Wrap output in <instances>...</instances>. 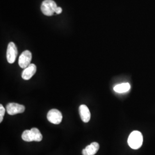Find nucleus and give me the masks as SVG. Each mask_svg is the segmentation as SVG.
<instances>
[{
	"label": "nucleus",
	"mask_w": 155,
	"mask_h": 155,
	"mask_svg": "<svg viewBox=\"0 0 155 155\" xmlns=\"http://www.w3.org/2000/svg\"><path fill=\"white\" fill-rule=\"evenodd\" d=\"M22 139L24 141L27 142L33 141L31 130H26L24 131L22 134Z\"/></svg>",
	"instance_id": "f8f14e48"
},
{
	"label": "nucleus",
	"mask_w": 155,
	"mask_h": 155,
	"mask_svg": "<svg viewBox=\"0 0 155 155\" xmlns=\"http://www.w3.org/2000/svg\"><path fill=\"white\" fill-rule=\"evenodd\" d=\"M100 149V145L97 143L94 142L87 146L82 150L83 155H94L98 152Z\"/></svg>",
	"instance_id": "1a4fd4ad"
},
{
	"label": "nucleus",
	"mask_w": 155,
	"mask_h": 155,
	"mask_svg": "<svg viewBox=\"0 0 155 155\" xmlns=\"http://www.w3.org/2000/svg\"><path fill=\"white\" fill-rule=\"evenodd\" d=\"M47 119L50 122L58 125L61 123L63 116L60 111L53 109L48 111L47 114Z\"/></svg>",
	"instance_id": "7ed1b4c3"
},
{
	"label": "nucleus",
	"mask_w": 155,
	"mask_h": 155,
	"mask_svg": "<svg viewBox=\"0 0 155 155\" xmlns=\"http://www.w3.org/2000/svg\"><path fill=\"white\" fill-rule=\"evenodd\" d=\"M32 60V54L28 51H24L21 55L20 56L18 59V64L22 68H25L31 64V61Z\"/></svg>",
	"instance_id": "39448f33"
},
{
	"label": "nucleus",
	"mask_w": 155,
	"mask_h": 155,
	"mask_svg": "<svg viewBox=\"0 0 155 155\" xmlns=\"http://www.w3.org/2000/svg\"><path fill=\"white\" fill-rule=\"evenodd\" d=\"M57 5L53 0H45L41 5V11L42 13L47 16H52L55 13Z\"/></svg>",
	"instance_id": "f03ea898"
},
{
	"label": "nucleus",
	"mask_w": 155,
	"mask_h": 155,
	"mask_svg": "<svg viewBox=\"0 0 155 155\" xmlns=\"http://www.w3.org/2000/svg\"><path fill=\"white\" fill-rule=\"evenodd\" d=\"M17 49L15 44L13 42H11L8 45L6 51V59L9 63H13L17 56Z\"/></svg>",
	"instance_id": "20e7f679"
},
{
	"label": "nucleus",
	"mask_w": 155,
	"mask_h": 155,
	"mask_svg": "<svg viewBox=\"0 0 155 155\" xmlns=\"http://www.w3.org/2000/svg\"><path fill=\"white\" fill-rule=\"evenodd\" d=\"M37 68L35 64H31L22 71V78L24 80H29L33 77L36 72Z\"/></svg>",
	"instance_id": "0eeeda50"
},
{
	"label": "nucleus",
	"mask_w": 155,
	"mask_h": 155,
	"mask_svg": "<svg viewBox=\"0 0 155 155\" xmlns=\"http://www.w3.org/2000/svg\"><path fill=\"white\" fill-rule=\"evenodd\" d=\"M5 113V109L2 105H0V122L3 120V118Z\"/></svg>",
	"instance_id": "ddd939ff"
},
{
	"label": "nucleus",
	"mask_w": 155,
	"mask_h": 155,
	"mask_svg": "<svg viewBox=\"0 0 155 155\" xmlns=\"http://www.w3.org/2000/svg\"><path fill=\"white\" fill-rule=\"evenodd\" d=\"M6 110L9 115L22 113L25 111V106L16 103H9L6 106Z\"/></svg>",
	"instance_id": "423d86ee"
},
{
	"label": "nucleus",
	"mask_w": 155,
	"mask_h": 155,
	"mask_svg": "<svg viewBox=\"0 0 155 155\" xmlns=\"http://www.w3.org/2000/svg\"><path fill=\"white\" fill-rule=\"evenodd\" d=\"M130 89V85L129 83H123L117 84L114 87V90L118 93L127 92Z\"/></svg>",
	"instance_id": "9d476101"
},
{
	"label": "nucleus",
	"mask_w": 155,
	"mask_h": 155,
	"mask_svg": "<svg viewBox=\"0 0 155 155\" xmlns=\"http://www.w3.org/2000/svg\"><path fill=\"white\" fill-rule=\"evenodd\" d=\"M61 12H62V9H61V7H57V8L56 9V13L59 15V14H61Z\"/></svg>",
	"instance_id": "4468645a"
},
{
	"label": "nucleus",
	"mask_w": 155,
	"mask_h": 155,
	"mask_svg": "<svg viewBox=\"0 0 155 155\" xmlns=\"http://www.w3.org/2000/svg\"><path fill=\"white\" fill-rule=\"evenodd\" d=\"M32 138H33V141H37L39 142L41 141L43 139V136L40 132L39 131V129L36 128V127H33L31 129Z\"/></svg>",
	"instance_id": "9b49d317"
},
{
	"label": "nucleus",
	"mask_w": 155,
	"mask_h": 155,
	"mask_svg": "<svg viewBox=\"0 0 155 155\" xmlns=\"http://www.w3.org/2000/svg\"><path fill=\"white\" fill-rule=\"evenodd\" d=\"M143 142V136L142 133L137 130H134L130 134L127 143L129 147L133 150L139 149Z\"/></svg>",
	"instance_id": "f257e3e1"
},
{
	"label": "nucleus",
	"mask_w": 155,
	"mask_h": 155,
	"mask_svg": "<svg viewBox=\"0 0 155 155\" xmlns=\"http://www.w3.org/2000/svg\"><path fill=\"white\" fill-rule=\"evenodd\" d=\"M79 115L81 120L85 123L89 122L90 120L91 114L87 106L85 105H81L79 108Z\"/></svg>",
	"instance_id": "6e6552de"
}]
</instances>
